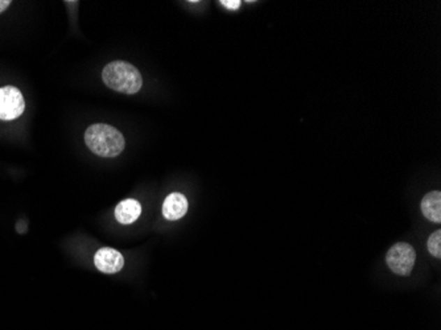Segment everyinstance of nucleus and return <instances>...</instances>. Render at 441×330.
Here are the masks:
<instances>
[{
  "label": "nucleus",
  "instance_id": "obj_1",
  "mask_svg": "<svg viewBox=\"0 0 441 330\" xmlns=\"http://www.w3.org/2000/svg\"><path fill=\"white\" fill-rule=\"evenodd\" d=\"M85 143L100 158H117L126 147L122 133L106 123L91 124L85 131Z\"/></svg>",
  "mask_w": 441,
  "mask_h": 330
},
{
  "label": "nucleus",
  "instance_id": "obj_6",
  "mask_svg": "<svg viewBox=\"0 0 441 330\" xmlns=\"http://www.w3.org/2000/svg\"><path fill=\"white\" fill-rule=\"evenodd\" d=\"M188 211V200L181 193H172L163 204V216L170 220L183 218Z\"/></svg>",
  "mask_w": 441,
  "mask_h": 330
},
{
  "label": "nucleus",
  "instance_id": "obj_2",
  "mask_svg": "<svg viewBox=\"0 0 441 330\" xmlns=\"http://www.w3.org/2000/svg\"><path fill=\"white\" fill-rule=\"evenodd\" d=\"M102 80L111 90L123 94H136L142 86V74L134 65L126 61H112L103 68Z\"/></svg>",
  "mask_w": 441,
  "mask_h": 330
},
{
  "label": "nucleus",
  "instance_id": "obj_9",
  "mask_svg": "<svg viewBox=\"0 0 441 330\" xmlns=\"http://www.w3.org/2000/svg\"><path fill=\"white\" fill-rule=\"evenodd\" d=\"M428 251L432 257H441V230H436L432 232V235L428 238Z\"/></svg>",
  "mask_w": 441,
  "mask_h": 330
},
{
  "label": "nucleus",
  "instance_id": "obj_3",
  "mask_svg": "<svg viewBox=\"0 0 441 330\" xmlns=\"http://www.w3.org/2000/svg\"><path fill=\"white\" fill-rule=\"evenodd\" d=\"M415 260L417 253L414 247L405 242H399L392 246L386 255V263L389 269H391L394 273L401 276H407L412 272Z\"/></svg>",
  "mask_w": 441,
  "mask_h": 330
},
{
  "label": "nucleus",
  "instance_id": "obj_4",
  "mask_svg": "<svg viewBox=\"0 0 441 330\" xmlns=\"http://www.w3.org/2000/svg\"><path fill=\"white\" fill-rule=\"evenodd\" d=\"M24 109V97L17 87H0V121L17 119L22 117Z\"/></svg>",
  "mask_w": 441,
  "mask_h": 330
},
{
  "label": "nucleus",
  "instance_id": "obj_10",
  "mask_svg": "<svg viewBox=\"0 0 441 330\" xmlns=\"http://www.w3.org/2000/svg\"><path fill=\"white\" fill-rule=\"evenodd\" d=\"M221 4H222L223 7H226V8H229V10H237V8H239L241 1H239V0H234V1L223 0V1H221Z\"/></svg>",
  "mask_w": 441,
  "mask_h": 330
},
{
  "label": "nucleus",
  "instance_id": "obj_11",
  "mask_svg": "<svg viewBox=\"0 0 441 330\" xmlns=\"http://www.w3.org/2000/svg\"><path fill=\"white\" fill-rule=\"evenodd\" d=\"M11 6L10 0H0V13H4Z\"/></svg>",
  "mask_w": 441,
  "mask_h": 330
},
{
  "label": "nucleus",
  "instance_id": "obj_8",
  "mask_svg": "<svg viewBox=\"0 0 441 330\" xmlns=\"http://www.w3.org/2000/svg\"><path fill=\"white\" fill-rule=\"evenodd\" d=\"M423 216L431 220L439 223L441 220V193L439 190L429 192L421 200Z\"/></svg>",
  "mask_w": 441,
  "mask_h": 330
},
{
  "label": "nucleus",
  "instance_id": "obj_5",
  "mask_svg": "<svg viewBox=\"0 0 441 330\" xmlns=\"http://www.w3.org/2000/svg\"><path fill=\"white\" fill-rule=\"evenodd\" d=\"M96 267L105 273H117L124 266L122 254L110 247H102L94 257Z\"/></svg>",
  "mask_w": 441,
  "mask_h": 330
},
{
  "label": "nucleus",
  "instance_id": "obj_7",
  "mask_svg": "<svg viewBox=\"0 0 441 330\" xmlns=\"http://www.w3.org/2000/svg\"><path fill=\"white\" fill-rule=\"evenodd\" d=\"M142 214V205L133 198L124 200L115 208V218L122 225L134 223Z\"/></svg>",
  "mask_w": 441,
  "mask_h": 330
}]
</instances>
